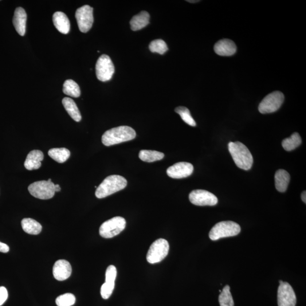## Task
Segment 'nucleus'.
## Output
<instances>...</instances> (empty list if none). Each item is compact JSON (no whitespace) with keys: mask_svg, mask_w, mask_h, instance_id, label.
<instances>
[{"mask_svg":"<svg viewBox=\"0 0 306 306\" xmlns=\"http://www.w3.org/2000/svg\"><path fill=\"white\" fill-rule=\"evenodd\" d=\"M136 137V133L132 128L120 126L105 132L102 137V142L105 146L109 147L132 140Z\"/></svg>","mask_w":306,"mask_h":306,"instance_id":"f257e3e1","label":"nucleus"},{"mask_svg":"<svg viewBox=\"0 0 306 306\" xmlns=\"http://www.w3.org/2000/svg\"><path fill=\"white\" fill-rule=\"evenodd\" d=\"M229 151L236 165L244 170H249L253 166L254 159L246 145L239 141L230 142Z\"/></svg>","mask_w":306,"mask_h":306,"instance_id":"f03ea898","label":"nucleus"},{"mask_svg":"<svg viewBox=\"0 0 306 306\" xmlns=\"http://www.w3.org/2000/svg\"><path fill=\"white\" fill-rule=\"evenodd\" d=\"M127 186V180L123 176L113 175L108 176L102 182L96 191V197L103 199L116 192L123 190Z\"/></svg>","mask_w":306,"mask_h":306,"instance_id":"7ed1b4c3","label":"nucleus"},{"mask_svg":"<svg viewBox=\"0 0 306 306\" xmlns=\"http://www.w3.org/2000/svg\"><path fill=\"white\" fill-rule=\"evenodd\" d=\"M241 226L233 221H222L215 225L209 233L211 240L217 241L218 239L236 236L240 233Z\"/></svg>","mask_w":306,"mask_h":306,"instance_id":"20e7f679","label":"nucleus"},{"mask_svg":"<svg viewBox=\"0 0 306 306\" xmlns=\"http://www.w3.org/2000/svg\"><path fill=\"white\" fill-rule=\"evenodd\" d=\"M169 248V244L166 239H157L149 248L147 255V261L151 264L158 263L162 261L167 256Z\"/></svg>","mask_w":306,"mask_h":306,"instance_id":"39448f33","label":"nucleus"},{"mask_svg":"<svg viewBox=\"0 0 306 306\" xmlns=\"http://www.w3.org/2000/svg\"><path fill=\"white\" fill-rule=\"evenodd\" d=\"M30 194L35 198L49 200L55 194V184L49 180H42L31 184L28 187Z\"/></svg>","mask_w":306,"mask_h":306,"instance_id":"423d86ee","label":"nucleus"},{"mask_svg":"<svg viewBox=\"0 0 306 306\" xmlns=\"http://www.w3.org/2000/svg\"><path fill=\"white\" fill-rule=\"evenodd\" d=\"M126 223V221L123 217H113L104 222L101 226L100 234L104 238L114 237L124 230Z\"/></svg>","mask_w":306,"mask_h":306,"instance_id":"0eeeda50","label":"nucleus"},{"mask_svg":"<svg viewBox=\"0 0 306 306\" xmlns=\"http://www.w3.org/2000/svg\"><path fill=\"white\" fill-rule=\"evenodd\" d=\"M284 96L280 92H274L266 96L258 105V111L263 114L276 112L284 101Z\"/></svg>","mask_w":306,"mask_h":306,"instance_id":"6e6552de","label":"nucleus"},{"mask_svg":"<svg viewBox=\"0 0 306 306\" xmlns=\"http://www.w3.org/2000/svg\"><path fill=\"white\" fill-rule=\"evenodd\" d=\"M96 69L98 79L102 82L110 80L115 72L114 65L110 57L106 54H103L98 58Z\"/></svg>","mask_w":306,"mask_h":306,"instance_id":"1a4fd4ad","label":"nucleus"},{"mask_svg":"<svg viewBox=\"0 0 306 306\" xmlns=\"http://www.w3.org/2000/svg\"><path fill=\"white\" fill-rule=\"evenodd\" d=\"M76 18L78 28L82 33H87L91 29L93 22V9L89 5H84L76 10Z\"/></svg>","mask_w":306,"mask_h":306,"instance_id":"9d476101","label":"nucleus"},{"mask_svg":"<svg viewBox=\"0 0 306 306\" xmlns=\"http://www.w3.org/2000/svg\"><path fill=\"white\" fill-rule=\"evenodd\" d=\"M190 201L198 206H214L218 203V199L211 192L203 190L192 191L189 195Z\"/></svg>","mask_w":306,"mask_h":306,"instance_id":"9b49d317","label":"nucleus"},{"mask_svg":"<svg viewBox=\"0 0 306 306\" xmlns=\"http://www.w3.org/2000/svg\"><path fill=\"white\" fill-rule=\"evenodd\" d=\"M278 306H296L297 298L292 286L284 282L278 289Z\"/></svg>","mask_w":306,"mask_h":306,"instance_id":"f8f14e48","label":"nucleus"},{"mask_svg":"<svg viewBox=\"0 0 306 306\" xmlns=\"http://www.w3.org/2000/svg\"><path fill=\"white\" fill-rule=\"evenodd\" d=\"M194 168L190 163L182 162L176 163L167 170V174L173 179H182L193 173Z\"/></svg>","mask_w":306,"mask_h":306,"instance_id":"ddd939ff","label":"nucleus"},{"mask_svg":"<svg viewBox=\"0 0 306 306\" xmlns=\"http://www.w3.org/2000/svg\"><path fill=\"white\" fill-rule=\"evenodd\" d=\"M72 271L71 265L65 260H58L53 265V276L58 281H64L68 279L71 275Z\"/></svg>","mask_w":306,"mask_h":306,"instance_id":"4468645a","label":"nucleus"},{"mask_svg":"<svg viewBox=\"0 0 306 306\" xmlns=\"http://www.w3.org/2000/svg\"><path fill=\"white\" fill-rule=\"evenodd\" d=\"M214 50L219 56H231L236 53L237 46L233 41L224 39L215 43Z\"/></svg>","mask_w":306,"mask_h":306,"instance_id":"2eb2a0df","label":"nucleus"},{"mask_svg":"<svg viewBox=\"0 0 306 306\" xmlns=\"http://www.w3.org/2000/svg\"><path fill=\"white\" fill-rule=\"evenodd\" d=\"M27 21V14L26 11L22 7H17L15 10L13 23L15 30L21 36H24L26 33V25Z\"/></svg>","mask_w":306,"mask_h":306,"instance_id":"dca6fc26","label":"nucleus"},{"mask_svg":"<svg viewBox=\"0 0 306 306\" xmlns=\"http://www.w3.org/2000/svg\"><path fill=\"white\" fill-rule=\"evenodd\" d=\"M44 159L42 151L34 150L30 152L27 156L24 165L27 170L31 171L38 170L42 166L41 162Z\"/></svg>","mask_w":306,"mask_h":306,"instance_id":"f3484780","label":"nucleus"},{"mask_svg":"<svg viewBox=\"0 0 306 306\" xmlns=\"http://www.w3.org/2000/svg\"><path fill=\"white\" fill-rule=\"evenodd\" d=\"M53 22L57 30L62 34H67L70 31V24L66 14L57 11L53 15Z\"/></svg>","mask_w":306,"mask_h":306,"instance_id":"a211bd4d","label":"nucleus"},{"mask_svg":"<svg viewBox=\"0 0 306 306\" xmlns=\"http://www.w3.org/2000/svg\"><path fill=\"white\" fill-rule=\"evenodd\" d=\"M150 15L146 11H142L139 14L135 15L131 21V28L136 31L141 30L146 27L149 23Z\"/></svg>","mask_w":306,"mask_h":306,"instance_id":"6ab92c4d","label":"nucleus"},{"mask_svg":"<svg viewBox=\"0 0 306 306\" xmlns=\"http://www.w3.org/2000/svg\"><path fill=\"white\" fill-rule=\"evenodd\" d=\"M275 186L277 190L280 192H284L287 190L290 180V176L287 171L280 169L276 172Z\"/></svg>","mask_w":306,"mask_h":306,"instance_id":"aec40b11","label":"nucleus"},{"mask_svg":"<svg viewBox=\"0 0 306 306\" xmlns=\"http://www.w3.org/2000/svg\"><path fill=\"white\" fill-rule=\"evenodd\" d=\"M62 103L70 117L77 122H80L82 117L75 102L71 98L66 97L62 100Z\"/></svg>","mask_w":306,"mask_h":306,"instance_id":"412c9836","label":"nucleus"},{"mask_svg":"<svg viewBox=\"0 0 306 306\" xmlns=\"http://www.w3.org/2000/svg\"><path fill=\"white\" fill-rule=\"evenodd\" d=\"M21 225L23 231L25 233L31 235L40 234L42 230V226L41 223H39L32 218H27L23 219Z\"/></svg>","mask_w":306,"mask_h":306,"instance_id":"4be33fe9","label":"nucleus"},{"mask_svg":"<svg viewBox=\"0 0 306 306\" xmlns=\"http://www.w3.org/2000/svg\"><path fill=\"white\" fill-rule=\"evenodd\" d=\"M48 154L51 158L60 163L66 162L70 156V151L64 148L51 149Z\"/></svg>","mask_w":306,"mask_h":306,"instance_id":"5701e85b","label":"nucleus"},{"mask_svg":"<svg viewBox=\"0 0 306 306\" xmlns=\"http://www.w3.org/2000/svg\"><path fill=\"white\" fill-rule=\"evenodd\" d=\"M163 153L155 151L142 150L139 153V158L144 162H153L158 161L164 158Z\"/></svg>","mask_w":306,"mask_h":306,"instance_id":"b1692460","label":"nucleus"},{"mask_svg":"<svg viewBox=\"0 0 306 306\" xmlns=\"http://www.w3.org/2000/svg\"><path fill=\"white\" fill-rule=\"evenodd\" d=\"M302 143L301 137L298 133L293 134L282 141V145L286 151L290 152L299 147Z\"/></svg>","mask_w":306,"mask_h":306,"instance_id":"393cba45","label":"nucleus"},{"mask_svg":"<svg viewBox=\"0 0 306 306\" xmlns=\"http://www.w3.org/2000/svg\"><path fill=\"white\" fill-rule=\"evenodd\" d=\"M62 91L65 95L71 97L78 98L81 96L79 86L72 80H68L65 81Z\"/></svg>","mask_w":306,"mask_h":306,"instance_id":"a878e982","label":"nucleus"},{"mask_svg":"<svg viewBox=\"0 0 306 306\" xmlns=\"http://www.w3.org/2000/svg\"><path fill=\"white\" fill-rule=\"evenodd\" d=\"M218 300L220 306H234L233 298L230 293L229 285L225 286L223 289L219 296Z\"/></svg>","mask_w":306,"mask_h":306,"instance_id":"bb28decb","label":"nucleus"},{"mask_svg":"<svg viewBox=\"0 0 306 306\" xmlns=\"http://www.w3.org/2000/svg\"><path fill=\"white\" fill-rule=\"evenodd\" d=\"M175 111L178 113L184 122L190 125V126L196 127L195 121L191 116L189 109L187 107L179 106L175 108Z\"/></svg>","mask_w":306,"mask_h":306,"instance_id":"cd10ccee","label":"nucleus"},{"mask_svg":"<svg viewBox=\"0 0 306 306\" xmlns=\"http://www.w3.org/2000/svg\"><path fill=\"white\" fill-rule=\"evenodd\" d=\"M149 48L152 52L158 53L160 54H163L168 51L166 43L162 39H156L152 41L149 45Z\"/></svg>","mask_w":306,"mask_h":306,"instance_id":"c85d7f7f","label":"nucleus"},{"mask_svg":"<svg viewBox=\"0 0 306 306\" xmlns=\"http://www.w3.org/2000/svg\"><path fill=\"white\" fill-rule=\"evenodd\" d=\"M76 302V297L71 293H66L58 296L56 300L58 306H72Z\"/></svg>","mask_w":306,"mask_h":306,"instance_id":"c756f323","label":"nucleus"},{"mask_svg":"<svg viewBox=\"0 0 306 306\" xmlns=\"http://www.w3.org/2000/svg\"><path fill=\"white\" fill-rule=\"evenodd\" d=\"M115 288V283H109L105 282L102 285L101 289V294L102 298L104 300H107L110 296Z\"/></svg>","mask_w":306,"mask_h":306,"instance_id":"7c9ffc66","label":"nucleus"},{"mask_svg":"<svg viewBox=\"0 0 306 306\" xmlns=\"http://www.w3.org/2000/svg\"><path fill=\"white\" fill-rule=\"evenodd\" d=\"M117 276V270L114 265H109L105 272V282L115 283Z\"/></svg>","mask_w":306,"mask_h":306,"instance_id":"2f4dec72","label":"nucleus"},{"mask_svg":"<svg viewBox=\"0 0 306 306\" xmlns=\"http://www.w3.org/2000/svg\"><path fill=\"white\" fill-rule=\"evenodd\" d=\"M7 297H8V293H7V289L3 286H1L0 287V306L5 303Z\"/></svg>","mask_w":306,"mask_h":306,"instance_id":"473e14b6","label":"nucleus"},{"mask_svg":"<svg viewBox=\"0 0 306 306\" xmlns=\"http://www.w3.org/2000/svg\"><path fill=\"white\" fill-rule=\"evenodd\" d=\"M9 251V247L5 243L0 242V253H7Z\"/></svg>","mask_w":306,"mask_h":306,"instance_id":"72a5a7b5","label":"nucleus"},{"mask_svg":"<svg viewBox=\"0 0 306 306\" xmlns=\"http://www.w3.org/2000/svg\"><path fill=\"white\" fill-rule=\"evenodd\" d=\"M301 198H302V201H303L306 204V192L305 191L302 192V194L301 195Z\"/></svg>","mask_w":306,"mask_h":306,"instance_id":"f704fd0d","label":"nucleus"},{"mask_svg":"<svg viewBox=\"0 0 306 306\" xmlns=\"http://www.w3.org/2000/svg\"><path fill=\"white\" fill-rule=\"evenodd\" d=\"M60 191H61V188L60 186L58 185V184H56V185H55V192H60Z\"/></svg>","mask_w":306,"mask_h":306,"instance_id":"c9c22d12","label":"nucleus"},{"mask_svg":"<svg viewBox=\"0 0 306 306\" xmlns=\"http://www.w3.org/2000/svg\"><path fill=\"white\" fill-rule=\"evenodd\" d=\"M187 1L191 2V3H195V2H199V1Z\"/></svg>","mask_w":306,"mask_h":306,"instance_id":"e433bc0d","label":"nucleus"},{"mask_svg":"<svg viewBox=\"0 0 306 306\" xmlns=\"http://www.w3.org/2000/svg\"><path fill=\"white\" fill-rule=\"evenodd\" d=\"M283 282H283V281H282V280H280V284H281L283 283Z\"/></svg>","mask_w":306,"mask_h":306,"instance_id":"4c0bfd02","label":"nucleus"}]
</instances>
